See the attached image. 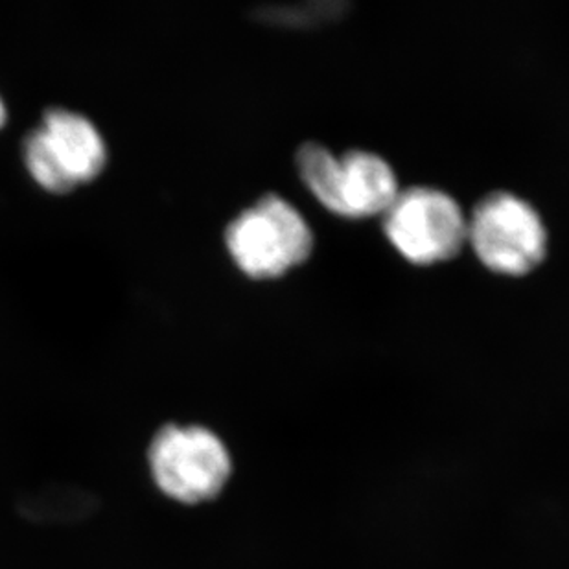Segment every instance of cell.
<instances>
[{
	"instance_id": "6da1fadb",
	"label": "cell",
	"mask_w": 569,
	"mask_h": 569,
	"mask_svg": "<svg viewBox=\"0 0 569 569\" xmlns=\"http://www.w3.org/2000/svg\"><path fill=\"white\" fill-rule=\"evenodd\" d=\"M296 167L313 198L332 214L349 220L383 214L400 192L397 173L375 151L336 156L327 146L307 142L297 150Z\"/></svg>"
},
{
	"instance_id": "8992f818",
	"label": "cell",
	"mask_w": 569,
	"mask_h": 569,
	"mask_svg": "<svg viewBox=\"0 0 569 569\" xmlns=\"http://www.w3.org/2000/svg\"><path fill=\"white\" fill-rule=\"evenodd\" d=\"M381 221L392 248L417 266L446 262L467 243L468 216L450 193L433 187L400 189Z\"/></svg>"
},
{
	"instance_id": "5b68a950",
	"label": "cell",
	"mask_w": 569,
	"mask_h": 569,
	"mask_svg": "<svg viewBox=\"0 0 569 569\" xmlns=\"http://www.w3.org/2000/svg\"><path fill=\"white\" fill-rule=\"evenodd\" d=\"M467 243L485 268L507 277L531 273L548 253V229L529 201L496 190L468 216Z\"/></svg>"
},
{
	"instance_id": "52a82bcc",
	"label": "cell",
	"mask_w": 569,
	"mask_h": 569,
	"mask_svg": "<svg viewBox=\"0 0 569 569\" xmlns=\"http://www.w3.org/2000/svg\"><path fill=\"white\" fill-rule=\"evenodd\" d=\"M349 10L343 2H308L299 6H269L260 8V17L263 21L284 27H317L325 22L336 21Z\"/></svg>"
},
{
	"instance_id": "ba28073f",
	"label": "cell",
	"mask_w": 569,
	"mask_h": 569,
	"mask_svg": "<svg viewBox=\"0 0 569 569\" xmlns=\"http://www.w3.org/2000/svg\"><path fill=\"white\" fill-rule=\"evenodd\" d=\"M6 119H8V111H6L4 100L0 97V128L4 126Z\"/></svg>"
},
{
	"instance_id": "277c9868",
	"label": "cell",
	"mask_w": 569,
	"mask_h": 569,
	"mask_svg": "<svg viewBox=\"0 0 569 569\" xmlns=\"http://www.w3.org/2000/svg\"><path fill=\"white\" fill-rule=\"evenodd\" d=\"M148 467L157 489L183 506L214 500L232 473V457L207 426L167 425L148 446Z\"/></svg>"
},
{
	"instance_id": "7a4b0ae2",
	"label": "cell",
	"mask_w": 569,
	"mask_h": 569,
	"mask_svg": "<svg viewBox=\"0 0 569 569\" xmlns=\"http://www.w3.org/2000/svg\"><path fill=\"white\" fill-rule=\"evenodd\" d=\"M21 153L30 178L56 193L89 183L108 162V144L98 126L61 106L44 109L39 124L24 134Z\"/></svg>"
},
{
	"instance_id": "3957f363",
	"label": "cell",
	"mask_w": 569,
	"mask_h": 569,
	"mask_svg": "<svg viewBox=\"0 0 569 569\" xmlns=\"http://www.w3.org/2000/svg\"><path fill=\"white\" fill-rule=\"evenodd\" d=\"M223 238L234 263L253 279H277L313 251L307 218L279 193H266L238 212Z\"/></svg>"
}]
</instances>
